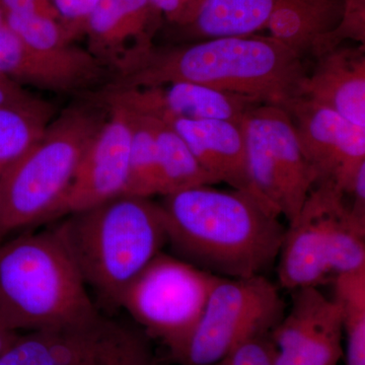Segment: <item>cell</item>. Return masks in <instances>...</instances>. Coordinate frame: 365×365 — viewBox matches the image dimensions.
I'll return each mask as SVG.
<instances>
[{"instance_id":"603a6c76","label":"cell","mask_w":365,"mask_h":365,"mask_svg":"<svg viewBox=\"0 0 365 365\" xmlns=\"http://www.w3.org/2000/svg\"><path fill=\"white\" fill-rule=\"evenodd\" d=\"M54 116L47 101L0 107V179L40 140Z\"/></svg>"},{"instance_id":"6da1fadb","label":"cell","mask_w":365,"mask_h":365,"mask_svg":"<svg viewBox=\"0 0 365 365\" xmlns=\"http://www.w3.org/2000/svg\"><path fill=\"white\" fill-rule=\"evenodd\" d=\"M307 74L302 57L271 36L254 34L151 45L127 60L108 86L145 88L187 81L283 107L302 96Z\"/></svg>"},{"instance_id":"d6a6232c","label":"cell","mask_w":365,"mask_h":365,"mask_svg":"<svg viewBox=\"0 0 365 365\" xmlns=\"http://www.w3.org/2000/svg\"><path fill=\"white\" fill-rule=\"evenodd\" d=\"M19 333L11 331V329L7 328L0 318V355L2 354L7 348L13 344L14 341L18 337Z\"/></svg>"},{"instance_id":"9c48e42d","label":"cell","mask_w":365,"mask_h":365,"mask_svg":"<svg viewBox=\"0 0 365 365\" xmlns=\"http://www.w3.org/2000/svg\"><path fill=\"white\" fill-rule=\"evenodd\" d=\"M151 359L139 334L98 317L86 323L19 334L0 365H134Z\"/></svg>"},{"instance_id":"ffe728a7","label":"cell","mask_w":365,"mask_h":365,"mask_svg":"<svg viewBox=\"0 0 365 365\" xmlns=\"http://www.w3.org/2000/svg\"><path fill=\"white\" fill-rule=\"evenodd\" d=\"M283 0H202L192 20L180 30L191 40L235 37L266 30ZM194 41V42H195Z\"/></svg>"},{"instance_id":"2e32d148","label":"cell","mask_w":365,"mask_h":365,"mask_svg":"<svg viewBox=\"0 0 365 365\" xmlns=\"http://www.w3.org/2000/svg\"><path fill=\"white\" fill-rule=\"evenodd\" d=\"M162 14L150 0H98L86 19L88 50L113 73L151 45Z\"/></svg>"},{"instance_id":"52a82bcc","label":"cell","mask_w":365,"mask_h":365,"mask_svg":"<svg viewBox=\"0 0 365 365\" xmlns=\"http://www.w3.org/2000/svg\"><path fill=\"white\" fill-rule=\"evenodd\" d=\"M284 314L279 289L265 275L220 277L177 362L217 361L249 341L270 336Z\"/></svg>"},{"instance_id":"5bb4252c","label":"cell","mask_w":365,"mask_h":365,"mask_svg":"<svg viewBox=\"0 0 365 365\" xmlns=\"http://www.w3.org/2000/svg\"><path fill=\"white\" fill-rule=\"evenodd\" d=\"M97 96L150 116L222 120L235 123H242L252 108L262 104L246 96L187 81L145 88L106 86Z\"/></svg>"},{"instance_id":"44dd1931","label":"cell","mask_w":365,"mask_h":365,"mask_svg":"<svg viewBox=\"0 0 365 365\" xmlns=\"http://www.w3.org/2000/svg\"><path fill=\"white\" fill-rule=\"evenodd\" d=\"M150 116V115H148ZM158 150V195L217 184L201 167L188 145L169 124L153 116Z\"/></svg>"},{"instance_id":"484cf974","label":"cell","mask_w":365,"mask_h":365,"mask_svg":"<svg viewBox=\"0 0 365 365\" xmlns=\"http://www.w3.org/2000/svg\"><path fill=\"white\" fill-rule=\"evenodd\" d=\"M4 16L6 25L31 47L46 51H57L72 45L73 36L57 19L49 14L29 13Z\"/></svg>"},{"instance_id":"f546056e","label":"cell","mask_w":365,"mask_h":365,"mask_svg":"<svg viewBox=\"0 0 365 365\" xmlns=\"http://www.w3.org/2000/svg\"><path fill=\"white\" fill-rule=\"evenodd\" d=\"M43 101L26 90L25 86L0 74V107L37 105Z\"/></svg>"},{"instance_id":"ac0fdd59","label":"cell","mask_w":365,"mask_h":365,"mask_svg":"<svg viewBox=\"0 0 365 365\" xmlns=\"http://www.w3.org/2000/svg\"><path fill=\"white\" fill-rule=\"evenodd\" d=\"M317 58L318 64L312 73L307 72L300 97L325 106L365 128L364 45L339 46Z\"/></svg>"},{"instance_id":"3957f363","label":"cell","mask_w":365,"mask_h":365,"mask_svg":"<svg viewBox=\"0 0 365 365\" xmlns=\"http://www.w3.org/2000/svg\"><path fill=\"white\" fill-rule=\"evenodd\" d=\"M57 232L86 287L110 307L168 245L162 208L144 197L123 195L66 216Z\"/></svg>"},{"instance_id":"83f0119b","label":"cell","mask_w":365,"mask_h":365,"mask_svg":"<svg viewBox=\"0 0 365 365\" xmlns=\"http://www.w3.org/2000/svg\"><path fill=\"white\" fill-rule=\"evenodd\" d=\"M270 336L249 341L222 359L206 365H274L276 350Z\"/></svg>"},{"instance_id":"4dcf8cb0","label":"cell","mask_w":365,"mask_h":365,"mask_svg":"<svg viewBox=\"0 0 365 365\" xmlns=\"http://www.w3.org/2000/svg\"><path fill=\"white\" fill-rule=\"evenodd\" d=\"M4 14L42 13L56 18L49 0H0Z\"/></svg>"},{"instance_id":"4316f807","label":"cell","mask_w":365,"mask_h":365,"mask_svg":"<svg viewBox=\"0 0 365 365\" xmlns=\"http://www.w3.org/2000/svg\"><path fill=\"white\" fill-rule=\"evenodd\" d=\"M346 39L359 41L364 45L365 0H345L342 18L332 32L327 34L314 46L312 55L321 56L339 47Z\"/></svg>"},{"instance_id":"836d02e7","label":"cell","mask_w":365,"mask_h":365,"mask_svg":"<svg viewBox=\"0 0 365 365\" xmlns=\"http://www.w3.org/2000/svg\"><path fill=\"white\" fill-rule=\"evenodd\" d=\"M187 2V6H188V14H187V20L185 21L184 25H186V24H188L190 21L192 20V18H193L194 14H195L197 9H198L199 6H200L201 2H202V0H186ZM179 28V26H178Z\"/></svg>"},{"instance_id":"30bf717a","label":"cell","mask_w":365,"mask_h":365,"mask_svg":"<svg viewBox=\"0 0 365 365\" xmlns=\"http://www.w3.org/2000/svg\"><path fill=\"white\" fill-rule=\"evenodd\" d=\"M294 125L297 139L314 185L330 184L345 196L351 194L365 167V128L304 97L283 106Z\"/></svg>"},{"instance_id":"1f68e13d","label":"cell","mask_w":365,"mask_h":365,"mask_svg":"<svg viewBox=\"0 0 365 365\" xmlns=\"http://www.w3.org/2000/svg\"><path fill=\"white\" fill-rule=\"evenodd\" d=\"M155 9L173 25H184L188 14L186 0H150Z\"/></svg>"},{"instance_id":"7402d4cb","label":"cell","mask_w":365,"mask_h":365,"mask_svg":"<svg viewBox=\"0 0 365 365\" xmlns=\"http://www.w3.org/2000/svg\"><path fill=\"white\" fill-rule=\"evenodd\" d=\"M327 256L334 275L365 267V218L353 212L339 190L329 206Z\"/></svg>"},{"instance_id":"8992f818","label":"cell","mask_w":365,"mask_h":365,"mask_svg":"<svg viewBox=\"0 0 365 365\" xmlns=\"http://www.w3.org/2000/svg\"><path fill=\"white\" fill-rule=\"evenodd\" d=\"M220 278L162 252L129 285L120 307L177 362Z\"/></svg>"},{"instance_id":"8fae6325","label":"cell","mask_w":365,"mask_h":365,"mask_svg":"<svg viewBox=\"0 0 365 365\" xmlns=\"http://www.w3.org/2000/svg\"><path fill=\"white\" fill-rule=\"evenodd\" d=\"M0 74L23 86L76 98L102 91L115 78L88 49L74 45L57 51L37 49L6 25L0 29Z\"/></svg>"},{"instance_id":"cb8c5ba5","label":"cell","mask_w":365,"mask_h":365,"mask_svg":"<svg viewBox=\"0 0 365 365\" xmlns=\"http://www.w3.org/2000/svg\"><path fill=\"white\" fill-rule=\"evenodd\" d=\"M333 283L347 341L346 365H365V267L337 274Z\"/></svg>"},{"instance_id":"9a60e30c","label":"cell","mask_w":365,"mask_h":365,"mask_svg":"<svg viewBox=\"0 0 365 365\" xmlns=\"http://www.w3.org/2000/svg\"><path fill=\"white\" fill-rule=\"evenodd\" d=\"M335 187H313L299 215L288 223L278 255V280L281 287L294 292L319 287L331 274L327 256L329 206Z\"/></svg>"},{"instance_id":"5b68a950","label":"cell","mask_w":365,"mask_h":365,"mask_svg":"<svg viewBox=\"0 0 365 365\" xmlns=\"http://www.w3.org/2000/svg\"><path fill=\"white\" fill-rule=\"evenodd\" d=\"M107 117V106L96 96L76 98L1 177L0 242L56 220L79 163Z\"/></svg>"},{"instance_id":"ba28073f","label":"cell","mask_w":365,"mask_h":365,"mask_svg":"<svg viewBox=\"0 0 365 365\" xmlns=\"http://www.w3.org/2000/svg\"><path fill=\"white\" fill-rule=\"evenodd\" d=\"M242 128L252 184L271 210L292 222L314 185L292 118L281 106L262 103L247 113Z\"/></svg>"},{"instance_id":"e0dca14e","label":"cell","mask_w":365,"mask_h":365,"mask_svg":"<svg viewBox=\"0 0 365 365\" xmlns=\"http://www.w3.org/2000/svg\"><path fill=\"white\" fill-rule=\"evenodd\" d=\"M158 119L169 124L184 139L201 167L216 182H227L270 209L257 193L250 178L242 122L180 117Z\"/></svg>"},{"instance_id":"d590c367","label":"cell","mask_w":365,"mask_h":365,"mask_svg":"<svg viewBox=\"0 0 365 365\" xmlns=\"http://www.w3.org/2000/svg\"><path fill=\"white\" fill-rule=\"evenodd\" d=\"M134 365H153V359L145 360V361L139 362V364H134Z\"/></svg>"},{"instance_id":"4fadbf2b","label":"cell","mask_w":365,"mask_h":365,"mask_svg":"<svg viewBox=\"0 0 365 365\" xmlns=\"http://www.w3.org/2000/svg\"><path fill=\"white\" fill-rule=\"evenodd\" d=\"M342 314L319 287L292 292L287 314L271 333L274 365H337L343 355Z\"/></svg>"},{"instance_id":"277c9868","label":"cell","mask_w":365,"mask_h":365,"mask_svg":"<svg viewBox=\"0 0 365 365\" xmlns=\"http://www.w3.org/2000/svg\"><path fill=\"white\" fill-rule=\"evenodd\" d=\"M101 317L56 228L0 242V318L14 332Z\"/></svg>"},{"instance_id":"7a4b0ae2","label":"cell","mask_w":365,"mask_h":365,"mask_svg":"<svg viewBox=\"0 0 365 365\" xmlns=\"http://www.w3.org/2000/svg\"><path fill=\"white\" fill-rule=\"evenodd\" d=\"M160 205L175 256L201 270L249 278L277 260L287 227L244 192L205 185L163 196Z\"/></svg>"},{"instance_id":"d6986e66","label":"cell","mask_w":365,"mask_h":365,"mask_svg":"<svg viewBox=\"0 0 365 365\" xmlns=\"http://www.w3.org/2000/svg\"><path fill=\"white\" fill-rule=\"evenodd\" d=\"M344 7L345 0H283L266 30L269 36L304 58L336 28Z\"/></svg>"},{"instance_id":"7c38bea8","label":"cell","mask_w":365,"mask_h":365,"mask_svg":"<svg viewBox=\"0 0 365 365\" xmlns=\"http://www.w3.org/2000/svg\"><path fill=\"white\" fill-rule=\"evenodd\" d=\"M96 97L107 106V120L86 148L56 220L123 196L126 190L132 137L131 112L119 103Z\"/></svg>"},{"instance_id":"e575fe53","label":"cell","mask_w":365,"mask_h":365,"mask_svg":"<svg viewBox=\"0 0 365 365\" xmlns=\"http://www.w3.org/2000/svg\"><path fill=\"white\" fill-rule=\"evenodd\" d=\"M6 25V16H4V11H2L1 7H0V29Z\"/></svg>"},{"instance_id":"d4e9b609","label":"cell","mask_w":365,"mask_h":365,"mask_svg":"<svg viewBox=\"0 0 365 365\" xmlns=\"http://www.w3.org/2000/svg\"><path fill=\"white\" fill-rule=\"evenodd\" d=\"M128 109L131 112L132 137L128 181L124 195L150 198L158 195V150L153 118Z\"/></svg>"},{"instance_id":"f1b7e54d","label":"cell","mask_w":365,"mask_h":365,"mask_svg":"<svg viewBox=\"0 0 365 365\" xmlns=\"http://www.w3.org/2000/svg\"><path fill=\"white\" fill-rule=\"evenodd\" d=\"M57 20L74 38L83 35L86 19L98 0H49Z\"/></svg>"}]
</instances>
